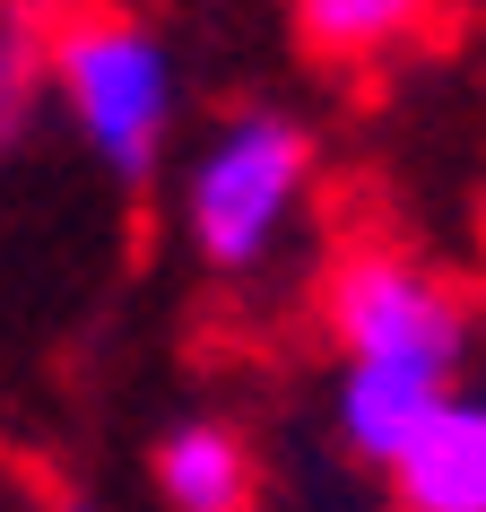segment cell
Wrapping results in <instances>:
<instances>
[{
  "label": "cell",
  "mask_w": 486,
  "mask_h": 512,
  "mask_svg": "<svg viewBox=\"0 0 486 512\" xmlns=\"http://www.w3.org/2000/svg\"><path fill=\"white\" fill-rule=\"evenodd\" d=\"M313 200V131L278 105L226 113L183 165V243L209 278H261Z\"/></svg>",
  "instance_id": "obj_2"
},
{
  "label": "cell",
  "mask_w": 486,
  "mask_h": 512,
  "mask_svg": "<svg viewBox=\"0 0 486 512\" xmlns=\"http://www.w3.org/2000/svg\"><path fill=\"white\" fill-rule=\"evenodd\" d=\"M391 512H486V391H443L426 426L391 452Z\"/></svg>",
  "instance_id": "obj_4"
},
{
  "label": "cell",
  "mask_w": 486,
  "mask_h": 512,
  "mask_svg": "<svg viewBox=\"0 0 486 512\" xmlns=\"http://www.w3.org/2000/svg\"><path fill=\"white\" fill-rule=\"evenodd\" d=\"M287 9H296V35L322 61H382L408 35H426L434 18V0H287Z\"/></svg>",
  "instance_id": "obj_7"
},
{
  "label": "cell",
  "mask_w": 486,
  "mask_h": 512,
  "mask_svg": "<svg viewBox=\"0 0 486 512\" xmlns=\"http://www.w3.org/2000/svg\"><path fill=\"white\" fill-rule=\"evenodd\" d=\"M44 512H96V504H87V495H61V504H44Z\"/></svg>",
  "instance_id": "obj_10"
},
{
  "label": "cell",
  "mask_w": 486,
  "mask_h": 512,
  "mask_svg": "<svg viewBox=\"0 0 486 512\" xmlns=\"http://www.w3.org/2000/svg\"><path fill=\"white\" fill-rule=\"evenodd\" d=\"M322 330L339 365H391V374L460 382L478 348V313L452 278L400 252V243H356L322 278Z\"/></svg>",
  "instance_id": "obj_3"
},
{
  "label": "cell",
  "mask_w": 486,
  "mask_h": 512,
  "mask_svg": "<svg viewBox=\"0 0 486 512\" xmlns=\"http://www.w3.org/2000/svg\"><path fill=\"white\" fill-rule=\"evenodd\" d=\"M157 504L165 512H252V443H243L226 417H183V426H165L157 443Z\"/></svg>",
  "instance_id": "obj_6"
},
{
  "label": "cell",
  "mask_w": 486,
  "mask_h": 512,
  "mask_svg": "<svg viewBox=\"0 0 486 512\" xmlns=\"http://www.w3.org/2000/svg\"><path fill=\"white\" fill-rule=\"evenodd\" d=\"M61 9H79V0H0V18H27V27H44Z\"/></svg>",
  "instance_id": "obj_9"
},
{
  "label": "cell",
  "mask_w": 486,
  "mask_h": 512,
  "mask_svg": "<svg viewBox=\"0 0 486 512\" xmlns=\"http://www.w3.org/2000/svg\"><path fill=\"white\" fill-rule=\"evenodd\" d=\"M443 391H460V382L391 374V365H339V374H330V434H339V452H348V460L391 469V452L443 408Z\"/></svg>",
  "instance_id": "obj_5"
},
{
  "label": "cell",
  "mask_w": 486,
  "mask_h": 512,
  "mask_svg": "<svg viewBox=\"0 0 486 512\" xmlns=\"http://www.w3.org/2000/svg\"><path fill=\"white\" fill-rule=\"evenodd\" d=\"M35 87H44V27L0 18V148H9V139H27Z\"/></svg>",
  "instance_id": "obj_8"
},
{
  "label": "cell",
  "mask_w": 486,
  "mask_h": 512,
  "mask_svg": "<svg viewBox=\"0 0 486 512\" xmlns=\"http://www.w3.org/2000/svg\"><path fill=\"white\" fill-rule=\"evenodd\" d=\"M44 87L87 139V157L113 183H157L174 122H183V70L165 53L157 27H139L122 9H61L44 18Z\"/></svg>",
  "instance_id": "obj_1"
}]
</instances>
